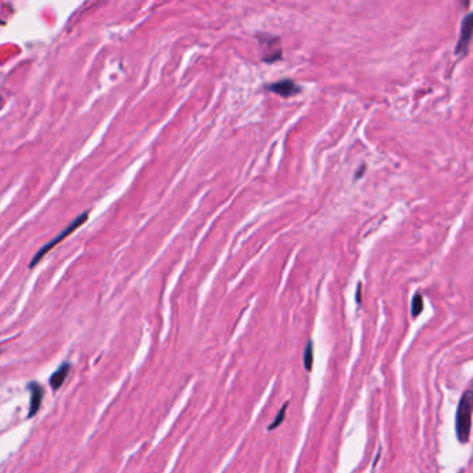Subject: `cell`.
I'll return each mask as SVG.
<instances>
[{"label":"cell","mask_w":473,"mask_h":473,"mask_svg":"<svg viewBox=\"0 0 473 473\" xmlns=\"http://www.w3.org/2000/svg\"><path fill=\"white\" fill-rule=\"evenodd\" d=\"M472 393L468 390L462 396L460 405H458V411H457V436L461 443H468L469 433H471V422H472Z\"/></svg>","instance_id":"6da1fadb"},{"label":"cell","mask_w":473,"mask_h":473,"mask_svg":"<svg viewBox=\"0 0 473 473\" xmlns=\"http://www.w3.org/2000/svg\"><path fill=\"white\" fill-rule=\"evenodd\" d=\"M87 215H89V212H83V214H81L79 217H76V218H75L74 221H72V222H71V224H69L68 226H67V228L64 229V231L60 232V233H58V235H57V236L54 237V239H53L51 242H49L47 244H44L43 247L39 250L36 254H35V257L32 258L31 264H29V268L35 267L37 262H39L40 260H42V258H43V255H46V253H49L50 250L53 249V247H54L56 244H58L60 242H62V240H64V239H65L67 236H69V235H71V233H72V232H74L76 228H79V226H81L83 222H86Z\"/></svg>","instance_id":"7a4b0ae2"},{"label":"cell","mask_w":473,"mask_h":473,"mask_svg":"<svg viewBox=\"0 0 473 473\" xmlns=\"http://www.w3.org/2000/svg\"><path fill=\"white\" fill-rule=\"evenodd\" d=\"M258 40H260V50H261V57L264 61L274 62L282 58V47L279 43V37L265 35V33H258Z\"/></svg>","instance_id":"3957f363"},{"label":"cell","mask_w":473,"mask_h":473,"mask_svg":"<svg viewBox=\"0 0 473 473\" xmlns=\"http://www.w3.org/2000/svg\"><path fill=\"white\" fill-rule=\"evenodd\" d=\"M472 14H468L467 17L462 21V28H461V35H460V40L457 43V49L455 53L457 54H465L471 42V37H472Z\"/></svg>","instance_id":"277c9868"},{"label":"cell","mask_w":473,"mask_h":473,"mask_svg":"<svg viewBox=\"0 0 473 473\" xmlns=\"http://www.w3.org/2000/svg\"><path fill=\"white\" fill-rule=\"evenodd\" d=\"M268 87H269L271 92H275V93L280 94L283 97H289V96H293V94L300 92V87L292 79H282L279 82L271 83Z\"/></svg>","instance_id":"5b68a950"},{"label":"cell","mask_w":473,"mask_h":473,"mask_svg":"<svg viewBox=\"0 0 473 473\" xmlns=\"http://www.w3.org/2000/svg\"><path fill=\"white\" fill-rule=\"evenodd\" d=\"M29 390H31V407H29V417H33L35 414H37L40 404H42V399H43V389L39 386L37 383H31L29 385Z\"/></svg>","instance_id":"8992f818"},{"label":"cell","mask_w":473,"mask_h":473,"mask_svg":"<svg viewBox=\"0 0 473 473\" xmlns=\"http://www.w3.org/2000/svg\"><path fill=\"white\" fill-rule=\"evenodd\" d=\"M69 369H71V365H69L68 362H64V364L60 365V368L57 369L56 372L51 375V378H50V386H51L53 390H58V389L62 386V383L65 382L67 376H68Z\"/></svg>","instance_id":"52a82bcc"},{"label":"cell","mask_w":473,"mask_h":473,"mask_svg":"<svg viewBox=\"0 0 473 473\" xmlns=\"http://www.w3.org/2000/svg\"><path fill=\"white\" fill-rule=\"evenodd\" d=\"M424 310V299H422V294L421 293H417L415 296H414V299H412V305H411V314L412 317L417 318L421 312Z\"/></svg>","instance_id":"ba28073f"},{"label":"cell","mask_w":473,"mask_h":473,"mask_svg":"<svg viewBox=\"0 0 473 473\" xmlns=\"http://www.w3.org/2000/svg\"><path fill=\"white\" fill-rule=\"evenodd\" d=\"M312 361H314V349H312V342H308L304 351V368L307 369V372H311Z\"/></svg>","instance_id":"9c48e42d"},{"label":"cell","mask_w":473,"mask_h":473,"mask_svg":"<svg viewBox=\"0 0 473 473\" xmlns=\"http://www.w3.org/2000/svg\"><path fill=\"white\" fill-rule=\"evenodd\" d=\"M287 405H289V403H286V404L283 405V407H282V410H280L279 411V414H278V415H276V419H275L274 422H272V424L269 425V428H268V430H274V429H276V428H278V426H279L280 424H282V422H283V419H285V415H286V411H287Z\"/></svg>","instance_id":"30bf717a"},{"label":"cell","mask_w":473,"mask_h":473,"mask_svg":"<svg viewBox=\"0 0 473 473\" xmlns=\"http://www.w3.org/2000/svg\"><path fill=\"white\" fill-rule=\"evenodd\" d=\"M364 171H365V165H361V168H360V171L357 172V175H355V178L358 179V178H360V175H361V172H362V174H364Z\"/></svg>","instance_id":"8fae6325"}]
</instances>
